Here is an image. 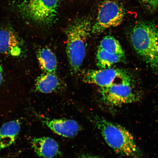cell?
Listing matches in <instances>:
<instances>
[{"label":"cell","instance_id":"1","mask_svg":"<svg viewBox=\"0 0 158 158\" xmlns=\"http://www.w3.org/2000/svg\"><path fill=\"white\" fill-rule=\"evenodd\" d=\"M93 122L99 130L105 141L116 153L129 158H140L142 153L132 134L119 124L98 116Z\"/></svg>","mask_w":158,"mask_h":158},{"label":"cell","instance_id":"2","mask_svg":"<svg viewBox=\"0 0 158 158\" xmlns=\"http://www.w3.org/2000/svg\"><path fill=\"white\" fill-rule=\"evenodd\" d=\"M92 26L89 19L82 18L73 22L66 29V53L73 73L78 72L83 62Z\"/></svg>","mask_w":158,"mask_h":158},{"label":"cell","instance_id":"3","mask_svg":"<svg viewBox=\"0 0 158 158\" xmlns=\"http://www.w3.org/2000/svg\"><path fill=\"white\" fill-rule=\"evenodd\" d=\"M130 39L136 52L150 68L158 71V31L155 25L139 22L132 30Z\"/></svg>","mask_w":158,"mask_h":158},{"label":"cell","instance_id":"4","mask_svg":"<svg viewBox=\"0 0 158 158\" xmlns=\"http://www.w3.org/2000/svg\"><path fill=\"white\" fill-rule=\"evenodd\" d=\"M125 15L123 5L117 0H104L92 25V33L100 34L107 29L118 26L123 22Z\"/></svg>","mask_w":158,"mask_h":158},{"label":"cell","instance_id":"5","mask_svg":"<svg viewBox=\"0 0 158 158\" xmlns=\"http://www.w3.org/2000/svg\"><path fill=\"white\" fill-rule=\"evenodd\" d=\"M58 6L59 0H27L23 6V10L35 22L49 25L56 21Z\"/></svg>","mask_w":158,"mask_h":158},{"label":"cell","instance_id":"6","mask_svg":"<svg viewBox=\"0 0 158 158\" xmlns=\"http://www.w3.org/2000/svg\"><path fill=\"white\" fill-rule=\"evenodd\" d=\"M83 80L94 84L100 88L122 82H131V78L125 71L119 69L107 68L86 71L82 75Z\"/></svg>","mask_w":158,"mask_h":158},{"label":"cell","instance_id":"7","mask_svg":"<svg viewBox=\"0 0 158 158\" xmlns=\"http://www.w3.org/2000/svg\"><path fill=\"white\" fill-rule=\"evenodd\" d=\"M102 99L104 103L112 106H120L133 103L137 97L131 86V82H122L106 87L100 88Z\"/></svg>","mask_w":158,"mask_h":158},{"label":"cell","instance_id":"8","mask_svg":"<svg viewBox=\"0 0 158 158\" xmlns=\"http://www.w3.org/2000/svg\"><path fill=\"white\" fill-rule=\"evenodd\" d=\"M42 122L55 133L66 138L75 137L80 129L78 123L74 120L45 119Z\"/></svg>","mask_w":158,"mask_h":158},{"label":"cell","instance_id":"9","mask_svg":"<svg viewBox=\"0 0 158 158\" xmlns=\"http://www.w3.org/2000/svg\"><path fill=\"white\" fill-rule=\"evenodd\" d=\"M31 144L35 153L40 157L54 158L58 156L60 153L58 143L51 137L34 138Z\"/></svg>","mask_w":158,"mask_h":158},{"label":"cell","instance_id":"10","mask_svg":"<svg viewBox=\"0 0 158 158\" xmlns=\"http://www.w3.org/2000/svg\"><path fill=\"white\" fill-rule=\"evenodd\" d=\"M0 53L15 56L21 54L19 39L10 29H0Z\"/></svg>","mask_w":158,"mask_h":158},{"label":"cell","instance_id":"11","mask_svg":"<svg viewBox=\"0 0 158 158\" xmlns=\"http://www.w3.org/2000/svg\"><path fill=\"white\" fill-rule=\"evenodd\" d=\"M18 120L6 122L0 128V151L15 143L21 129Z\"/></svg>","mask_w":158,"mask_h":158},{"label":"cell","instance_id":"12","mask_svg":"<svg viewBox=\"0 0 158 158\" xmlns=\"http://www.w3.org/2000/svg\"><path fill=\"white\" fill-rule=\"evenodd\" d=\"M60 83L55 73H44L37 77L35 81V89L43 94H49L59 88Z\"/></svg>","mask_w":158,"mask_h":158},{"label":"cell","instance_id":"13","mask_svg":"<svg viewBox=\"0 0 158 158\" xmlns=\"http://www.w3.org/2000/svg\"><path fill=\"white\" fill-rule=\"evenodd\" d=\"M39 63L44 73H55L57 68V61L54 53L50 49H40L37 54Z\"/></svg>","mask_w":158,"mask_h":158},{"label":"cell","instance_id":"14","mask_svg":"<svg viewBox=\"0 0 158 158\" xmlns=\"http://www.w3.org/2000/svg\"><path fill=\"white\" fill-rule=\"evenodd\" d=\"M125 57L112 54L98 48L96 55V64L100 69L111 68L113 65L123 61Z\"/></svg>","mask_w":158,"mask_h":158},{"label":"cell","instance_id":"15","mask_svg":"<svg viewBox=\"0 0 158 158\" xmlns=\"http://www.w3.org/2000/svg\"><path fill=\"white\" fill-rule=\"evenodd\" d=\"M98 48L112 54L125 57V53L121 45L113 37L106 36L104 37Z\"/></svg>","mask_w":158,"mask_h":158},{"label":"cell","instance_id":"16","mask_svg":"<svg viewBox=\"0 0 158 158\" xmlns=\"http://www.w3.org/2000/svg\"><path fill=\"white\" fill-rule=\"evenodd\" d=\"M146 9L151 11L156 10L158 8V0H138Z\"/></svg>","mask_w":158,"mask_h":158},{"label":"cell","instance_id":"17","mask_svg":"<svg viewBox=\"0 0 158 158\" xmlns=\"http://www.w3.org/2000/svg\"><path fill=\"white\" fill-rule=\"evenodd\" d=\"M80 158H102L96 156H91L86 154H82L80 156Z\"/></svg>","mask_w":158,"mask_h":158},{"label":"cell","instance_id":"18","mask_svg":"<svg viewBox=\"0 0 158 158\" xmlns=\"http://www.w3.org/2000/svg\"><path fill=\"white\" fill-rule=\"evenodd\" d=\"M3 69L2 68L1 65L0 64V86L1 85L3 79Z\"/></svg>","mask_w":158,"mask_h":158},{"label":"cell","instance_id":"19","mask_svg":"<svg viewBox=\"0 0 158 158\" xmlns=\"http://www.w3.org/2000/svg\"><path fill=\"white\" fill-rule=\"evenodd\" d=\"M5 158H16L15 155H11L8 156Z\"/></svg>","mask_w":158,"mask_h":158}]
</instances>
